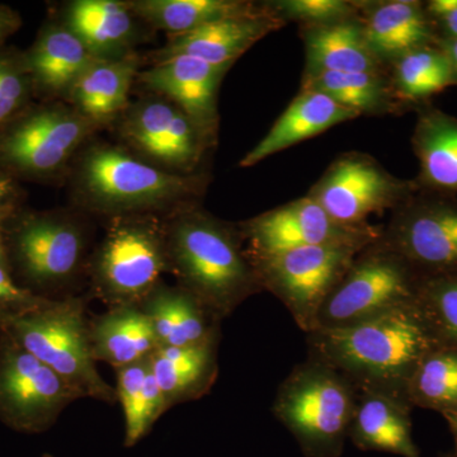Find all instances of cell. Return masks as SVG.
Segmentation results:
<instances>
[{"label": "cell", "instance_id": "cell-1", "mask_svg": "<svg viewBox=\"0 0 457 457\" xmlns=\"http://www.w3.org/2000/svg\"><path fill=\"white\" fill-rule=\"evenodd\" d=\"M66 177L78 212L107 221L128 216L167 218L197 206L209 182L204 173H170L125 146L104 141H89Z\"/></svg>", "mask_w": 457, "mask_h": 457}, {"label": "cell", "instance_id": "cell-2", "mask_svg": "<svg viewBox=\"0 0 457 457\" xmlns=\"http://www.w3.org/2000/svg\"><path fill=\"white\" fill-rule=\"evenodd\" d=\"M305 336L308 357L341 372L359 393L405 402L420 361L440 345L417 303L356 326L312 330Z\"/></svg>", "mask_w": 457, "mask_h": 457}, {"label": "cell", "instance_id": "cell-3", "mask_svg": "<svg viewBox=\"0 0 457 457\" xmlns=\"http://www.w3.org/2000/svg\"><path fill=\"white\" fill-rule=\"evenodd\" d=\"M168 272L224 320L262 287L237 224L201 207L164 218Z\"/></svg>", "mask_w": 457, "mask_h": 457}, {"label": "cell", "instance_id": "cell-4", "mask_svg": "<svg viewBox=\"0 0 457 457\" xmlns=\"http://www.w3.org/2000/svg\"><path fill=\"white\" fill-rule=\"evenodd\" d=\"M0 333L55 371L82 398L107 404L119 400L116 389L104 381L96 366L83 297H47L35 308L0 314Z\"/></svg>", "mask_w": 457, "mask_h": 457}, {"label": "cell", "instance_id": "cell-5", "mask_svg": "<svg viewBox=\"0 0 457 457\" xmlns=\"http://www.w3.org/2000/svg\"><path fill=\"white\" fill-rule=\"evenodd\" d=\"M359 395L341 372L308 357L279 385L272 413L306 457H339Z\"/></svg>", "mask_w": 457, "mask_h": 457}, {"label": "cell", "instance_id": "cell-6", "mask_svg": "<svg viewBox=\"0 0 457 457\" xmlns=\"http://www.w3.org/2000/svg\"><path fill=\"white\" fill-rule=\"evenodd\" d=\"M84 213L71 210L18 212L5 220L9 270L27 290L46 297L74 282L88 267L89 233Z\"/></svg>", "mask_w": 457, "mask_h": 457}, {"label": "cell", "instance_id": "cell-7", "mask_svg": "<svg viewBox=\"0 0 457 457\" xmlns=\"http://www.w3.org/2000/svg\"><path fill=\"white\" fill-rule=\"evenodd\" d=\"M98 130L68 102L32 104L0 130V170L17 180L53 182L68 176Z\"/></svg>", "mask_w": 457, "mask_h": 457}, {"label": "cell", "instance_id": "cell-8", "mask_svg": "<svg viewBox=\"0 0 457 457\" xmlns=\"http://www.w3.org/2000/svg\"><path fill=\"white\" fill-rule=\"evenodd\" d=\"M90 288L108 305H139L168 272L164 218L128 216L107 221L89 258Z\"/></svg>", "mask_w": 457, "mask_h": 457}, {"label": "cell", "instance_id": "cell-9", "mask_svg": "<svg viewBox=\"0 0 457 457\" xmlns=\"http://www.w3.org/2000/svg\"><path fill=\"white\" fill-rule=\"evenodd\" d=\"M423 281L380 237L354 257L350 269L319 311L312 330L356 326L413 305Z\"/></svg>", "mask_w": 457, "mask_h": 457}, {"label": "cell", "instance_id": "cell-10", "mask_svg": "<svg viewBox=\"0 0 457 457\" xmlns=\"http://www.w3.org/2000/svg\"><path fill=\"white\" fill-rule=\"evenodd\" d=\"M361 249L345 245L305 246L249 258L262 291L278 297L297 327L308 335L314 329L321 306Z\"/></svg>", "mask_w": 457, "mask_h": 457}, {"label": "cell", "instance_id": "cell-11", "mask_svg": "<svg viewBox=\"0 0 457 457\" xmlns=\"http://www.w3.org/2000/svg\"><path fill=\"white\" fill-rule=\"evenodd\" d=\"M114 123L122 146L149 163L180 176L201 173L198 167L216 144L215 137L185 111L153 93L130 102Z\"/></svg>", "mask_w": 457, "mask_h": 457}, {"label": "cell", "instance_id": "cell-12", "mask_svg": "<svg viewBox=\"0 0 457 457\" xmlns=\"http://www.w3.org/2000/svg\"><path fill=\"white\" fill-rule=\"evenodd\" d=\"M381 240L423 279L457 276V196L418 189L394 210Z\"/></svg>", "mask_w": 457, "mask_h": 457}, {"label": "cell", "instance_id": "cell-13", "mask_svg": "<svg viewBox=\"0 0 457 457\" xmlns=\"http://www.w3.org/2000/svg\"><path fill=\"white\" fill-rule=\"evenodd\" d=\"M420 189L385 170L374 156L347 152L337 156L306 196L336 221L350 227L371 224V216L393 212Z\"/></svg>", "mask_w": 457, "mask_h": 457}, {"label": "cell", "instance_id": "cell-14", "mask_svg": "<svg viewBox=\"0 0 457 457\" xmlns=\"http://www.w3.org/2000/svg\"><path fill=\"white\" fill-rule=\"evenodd\" d=\"M80 394L0 333V420L23 433L47 431Z\"/></svg>", "mask_w": 457, "mask_h": 457}, {"label": "cell", "instance_id": "cell-15", "mask_svg": "<svg viewBox=\"0 0 457 457\" xmlns=\"http://www.w3.org/2000/svg\"><path fill=\"white\" fill-rule=\"evenodd\" d=\"M249 257H263L319 245L363 248L383 234L384 225L350 227L336 221L309 196L297 198L237 222Z\"/></svg>", "mask_w": 457, "mask_h": 457}, {"label": "cell", "instance_id": "cell-16", "mask_svg": "<svg viewBox=\"0 0 457 457\" xmlns=\"http://www.w3.org/2000/svg\"><path fill=\"white\" fill-rule=\"evenodd\" d=\"M228 65L177 56L139 71L137 83L147 93L170 99L207 134L218 139V96Z\"/></svg>", "mask_w": 457, "mask_h": 457}, {"label": "cell", "instance_id": "cell-17", "mask_svg": "<svg viewBox=\"0 0 457 457\" xmlns=\"http://www.w3.org/2000/svg\"><path fill=\"white\" fill-rule=\"evenodd\" d=\"M263 3L266 9L262 13L230 18L194 31L170 35L162 49L147 54V64L191 56L213 65L233 66L258 41L287 25Z\"/></svg>", "mask_w": 457, "mask_h": 457}, {"label": "cell", "instance_id": "cell-18", "mask_svg": "<svg viewBox=\"0 0 457 457\" xmlns=\"http://www.w3.org/2000/svg\"><path fill=\"white\" fill-rule=\"evenodd\" d=\"M60 21L78 36L96 59H122L137 54L144 25L122 0H75L62 9Z\"/></svg>", "mask_w": 457, "mask_h": 457}, {"label": "cell", "instance_id": "cell-19", "mask_svg": "<svg viewBox=\"0 0 457 457\" xmlns=\"http://www.w3.org/2000/svg\"><path fill=\"white\" fill-rule=\"evenodd\" d=\"M359 3L366 41L386 68L409 51L437 45V29L425 3L416 0Z\"/></svg>", "mask_w": 457, "mask_h": 457}, {"label": "cell", "instance_id": "cell-20", "mask_svg": "<svg viewBox=\"0 0 457 457\" xmlns=\"http://www.w3.org/2000/svg\"><path fill=\"white\" fill-rule=\"evenodd\" d=\"M26 57L40 102H66L80 75L97 60L62 21L42 27Z\"/></svg>", "mask_w": 457, "mask_h": 457}, {"label": "cell", "instance_id": "cell-21", "mask_svg": "<svg viewBox=\"0 0 457 457\" xmlns=\"http://www.w3.org/2000/svg\"><path fill=\"white\" fill-rule=\"evenodd\" d=\"M158 347H189L220 338L222 319L179 286L161 282L139 303Z\"/></svg>", "mask_w": 457, "mask_h": 457}, {"label": "cell", "instance_id": "cell-22", "mask_svg": "<svg viewBox=\"0 0 457 457\" xmlns=\"http://www.w3.org/2000/svg\"><path fill=\"white\" fill-rule=\"evenodd\" d=\"M359 117V112L342 106L323 93L300 89L296 98L273 123L263 139L243 156L239 165L242 168L253 167L270 155Z\"/></svg>", "mask_w": 457, "mask_h": 457}, {"label": "cell", "instance_id": "cell-23", "mask_svg": "<svg viewBox=\"0 0 457 457\" xmlns=\"http://www.w3.org/2000/svg\"><path fill=\"white\" fill-rule=\"evenodd\" d=\"M305 49L303 74L389 73L366 41L361 16L328 25L300 27Z\"/></svg>", "mask_w": 457, "mask_h": 457}, {"label": "cell", "instance_id": "cell-24", "mask_svg": "<svg viewBox=\"0 0 457 457\" xmlns=\"http://www.w3.org/2000/svg\"><path fill=\"white\" fill-rule=\"evenodd\" d=\"M137 54L113 60H96L77 80L68 102L98 126L117 121L130 104L132 84L141 68Z\"/></svg>", "mask_w": 457, "mask_h": 457}, {"label": "cell", "instance_id": "cell-25", "mask_svg": "<svg viewBox=\"0 0 457 457\" xmlns=\"http://www.w3.org/2000/svg\"><path fill=\"white\" fill-rule=\"evenodd\" d=\"M411 147L420 164L418 187L457 196V117L431 104L420 107Z\"/></svg>", "mask_w": 457, "mask_h": 457}, {"label": "cell", "instance_id": "cell-26", "mask_svg": "<svg viewBox=\"0 0 457 457\" xmlns=\"http://www.w3.org/2000/svg\"><path fill=\"white\" fill-rule=\"evenodd\" d=\"M408 402L376 393H360L348 438L361 451L420 457L411 435Z\"/></svg>", "mask_w": 457, "mask_h": 457}, {"label": "cell", "instance_id": "cell-27", "mask_svg": "<svg viewBox=\"0 0 457 457\" xmlns=\"http://www.w3.org/2000/svg\"><path fill=\"white\" fill-rule=\"evenodd\" d=\"M219 342L220 338L189 347H158L150 354L167 411L212 390L219 374Z\"/></svg>", "mask_w": 457, "mask_h": 457}, {"label": "cell", "instance_id": "cell-28", "mask_svg": "<svg viewBox=\"0 0 457 457\" xmlns=\"http://www.w3.org/2000/svg\"><path fill=\"white\" fill-rule=\"evenodd\" d=\"M89 336L96 362L116 370L145 359L158 348L152 323L139 305L108 309L89 320Z\"/></svg>", "mask_w": 457, "mask_h": 457}, {"label": "cell", "instance_id": "cell-29", "mask_svg": "<svg viewBox=\"0 0 457 457\" xmlns=\"http://www.w3.org/2000/svg\"><path fill=\"white\" fill-rule=\"evenodd\" d=\"M132 11L152 29L179 35L230 18L253 16L264 3L246 0H132Z\"/></svg>", "mask_w": 457, "mask_h": 457}, {"label": "cell", "instance_id": "cell-30", "mask_svg": "<svg viewBox=\"0 0 457 457\" xmlns=\"http://www.w3.org/2000/svg\"><path fill=\"white\" fill-rule=\"evenodd\" d=\"M302 89L323 93L361 116H384L407 111L394 93L389 73L319 71L303 74Z\"/></svg>", "mask_w": 457, "mask_h": 457}, {"label": "cell", "instance_id": "cell-31", "mask_svg": "<svg viewBox=\"0 0 457 457\" xmlns=\"http://www.w3.org/2000/svg\"><path fill=\"white\" fill-rule=\"evenodd\" d=\"M387 71L394 93L407 111L420 110L433 96L457 87L453 66L438 45L409 51Z\"/></svg>", "mask_w": 457, "mask_h": 457}, {"label": "cell", "instance_id": "cell-32", "mask_svg": "<svg viewBox=\"0 0 457 457\" xmlns=\"http://www.w3.org/2000/svg\"><path fill=\"white\" fill-rule=\"evenodd\" d=\"M116 371L117 399L125 414V446L132 447L145 437L167 408L153 372L150 354Z\"/></svg>", "mask_w": 457, "mask_h": 457}, {"label": "cell", "instance_id": "cell-33", "mask_svg": "<svg viewBox=\"0 0 457 457\" xmlns=\"http://www.w3.org/2000/svg\"><path fill=\"white\" fill-rule=\"evenodd\" d=\"M411 407L437 411L444 418L457 411V348L437 345L423 357L409 381Z\"/></svg>", "mask_w": 457, "mask_h": 457}, {"label": "cell", "instance_id": "cell-34", "mask_svg": "<svg viewBox=\"0 0 457 457\" xmlns=\"http://www.w3.org/2000/svg\"><path fill=\"white\" fill-rule=\"evenodd\" d=\"M417 305L438 345L457 348V276L425 279Z\"/></svg>", "mask_w": 457, "mask_h": 457}, {"label": "cell", "instance_id": "cell-35", "mask_svg": "<svg viewBox=\"0 0 457 457\" xmlns=\"http://www.w3.org/2000/svg\"><path fill=\"white\" fill-rule=\"evenodd\" d=\"M35 92L26 51L0 47V130L33 104Z\"/></svg>", "mask_w": 457, "mask_h": 457}, {"label": "cell", "instance_id": "cell-36", "mask_svg": "<svg viewBox=\"0 0 457 457\" xmlns=\"http://www.w3.org/2000/svg\"><path fill=\"white\" fill-rule=\"evenodd\" d=\"M270 11L286 23L300 27L328 25L360 16V3L348 0H272Z\"/></svg>", "mask_w": 457, "mask_h": 457}, {"label": "cell", "instance_id": "cell-37", "mask_svg": "<svg viewBox=\"0 0 457 457\" xmlns=\"http://www.w3.org/2000/svg\"><path fill=\"white\" fill-rule=\"evenodd\" d=\"M47 297L33 294L18 284L7 267L0 266V314H14L35 308Z\"/></svg>", "mask_w": 457, "mask_h": 457}, {"label": "cell", "instance_id": "cell-38", "mask_svg": "<svg viewBox=\"0 0 457 457\" xmlns=\"http://www.w3.org/2000/svg\"><path fill=\"white\" fill-rule=\"evenodd\" d=\"M425 4L438 37L457 38V0H429Z\"/></svg>", "mask_w": 457, "mask_h": 457}, {"label": "cell", "instance_id": "cell-39", "mask_svg": "<svg viewBox=\"0 0 457 457\" xmlns=\"http://www.w3.org/2000/svg\"><path fill=\"white\" fill-rule=\"evenodd\" d=\"M21 201L22 191L18 180L0 170V215L9 216L18 212Z\"/></svg>", "mask_w": 457, "mask_h": 457}, {"label": "cell", "instance_id": "cell-40", "mask_svg": "<svg viewBox=\"0 0 457 457\" xmlns=\"http://www.w3.org/2000/svg\"><path fill=\"white\" fill-rule=\"evenodd\" d=\"M22 26V20L14 9L0 5V47Z\"/></svg>", "mask_w": 457, "mask_h": 457}, {"label": "cell", "instance_id": "cell-41", "mask_svg": "<svg viewBox=\"0 0 457 457\" xmlns=\"http://www.w3.org/2000/svg\"><path fill=\"white\" fill-rule=\"evenodd\" d=\"M437 45L446 54L457 82V38L438 37Z\"/></svg>", "mask_w": 457, "mask_h": 457}, {"label": "cell", "instance_id": "cell-42", "mask_svg": "<svg viewBox=\"0 0 457 457\" xmlns=\"http://www.w3.org/2000/svg\"><path fill=\"white\" fill-rule=\"evenodd\" d=\"M11 216V215H9ZM9 216L0 215V266L8 267L7 251H5L4 225Z\"/></svg>", "mask_w": 457, "mask_h": 457}, {"label": "cell", "instance_id": "cell-43", "mask_svg": "<svg viewBox=\"0 0 457 457\" xmlns=\"http://www.w3.org/2000/svg\"><path fill=\"white\" fill-rule=\"evenodd\" d=\"M445 420H446L447 425H449L450 432L453 438V444H455V449H453V453H455L457 455V411L445 418Z\"/></svg>", "mask_w": 457, "mask_h": 457}, {"label": "cell", "instance_id": "cell-44", "mask_svg": "<svg viewBox=\"0 0 457 457\" xmlns=\"http://www.w3.org/2000/svg\"><path fill=\"white\" fill-rule=\"evenodd\" d=\"M444 457H457V455L455 453H447V455H445Z\"/></svg>", "mask_w": 457, "mask_h": 457}, {"label": "cell", "instance_id": "cell-45", "mask_svg": "<svg viewBox=\"0 0 457 457\" xmlns=\"http://www.w3.org/2000/svg\"><path fill=\"white\" fill-rule=\"evenodd\" d=\"M44 457H53V456L49 455V453H46V455H44Z\"/></svg>", "mask_w": 457, "mask_h": 457}]
</instances>
